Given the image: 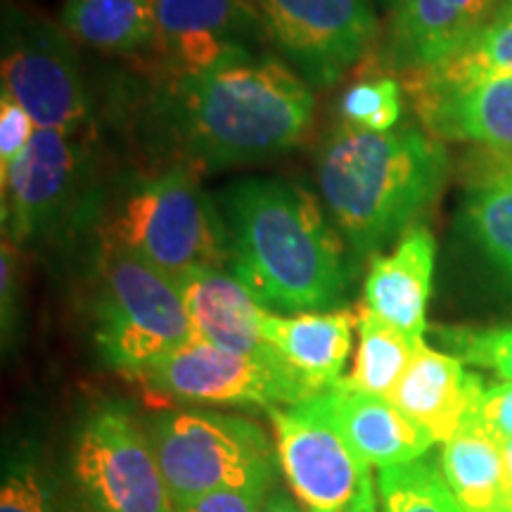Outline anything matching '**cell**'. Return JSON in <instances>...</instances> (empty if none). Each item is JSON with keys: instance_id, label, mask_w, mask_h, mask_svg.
<instances>
[{"instance_id": "1", "label": "cell", "mask_w": 512, "mask_h": 512, "mask_svg": "<svg viewBox=\"0 0 512 512\" xmlns=\"http://www.w3.org/2000/svg\"><path fill=\"white\" fill-rule=\"evenodd\" d=\"M233 275L268 311L339 309L356 266L316 197L285 178H247L221 195Z\"/></svg>"}, {"instance_id": "2", "label": "cell", "mask_w": 512, "mask_h": 512, "mask_svg": "<svg viewBox=\"0 0 512 512\" xmlns=\"http://www.w3.org/2000/svg\"><path fill=\"white\" fill-rule=\"evenodd\" d=\"M280 57H238L176 74L166 95L171 131L209 169L292 150L309 131L313 95Z\"/></svg>"}, {"instance_id": "3", "label": "cell", "mask_w": 512, "mask_h": 512, "mask_svg": "<svg viewBox=\"0 0 512 512\" xmlns=\"http://www.w3.org/2000/svg\"><path fill=\"white\" fill-rule=\"evenodd\" d=\"M318 190L354 261L366 259L437 202L448 176L441 140L420 128L375 133L342 124L318 152Z\"/></svg>"}, {"instance_id": "4", "label": "cell", "mask_w": 512, "mask_h": 512, "mask_svg": "<svg viewBox=\"0 0 512 512\" xmlns=\"http://www.w3.org/2000/svg\"><path fill=\"white\" fill-rule=\"evenodd\" d=\"M100 247L136 256L176 283L230 264L226 219L188 166L131 185L112 204Z\"/></svg>"}, {"instance_id": "5", "label": "cell", "mask_w": 512, "mask_h": 512, "mask_svg": "<svg viewBox=\"0 0 512 512\" xmlns=\"http://www.w3.org/2000/svg\"><path fill=\"white\" fill-rule=\"evenodd\" d=\"M93 337L107 366L140 377L157 358L195 339L176 280L136 256L100 247Z\"/></svg>"}, {"instance_id": "6", "label": "cell", "mask_w": 512, "mask_h": 512, "mask_svg": "<svg viewBox=\"0 0 512 512\" xmlns=\"http://www.w3.org/2000/svg\"><path fill=\"white\" fill-rule=\"evenodd\" d=\"M174 510L209 491L275 477L278 453L261 427L238 415L166 411L147 427Z\"/></svg>"}, {"instance_id": "7", "label": "cell", "mask_w": 512, "mask_h": 512, "mask_svg": "<svg viewBox=\"0 0 512 512\" xmlns=\"http://www.w3.org/2000/svg\"><path fill=\"white\" fill-rule=\"evenodd\" d=\"M3 91L38 128L79 136L91 119L74 41L53 19L5 3Z\"/></svg>"}, {"instance_id": "8", "label": "cell", "mask_w": 512, "mask_h": 512, "mask_svg": "<svg viewBox=\"0 0 512 512\" xmlns=\"http://www.w3.org/2000/svg\"><path fill=\"white\" fill-rule=\"evenodd\" d=\"M72 467L91 512H174L152 441L121 403H102L86 415Z\"/></svg>"}, {"instance_id": "9", "label": "cell", "mask_w": 512, "mask_h": 512, "mask_svg": "<svg viewBox=\"0 0 512 512\" xmlns=\"http://www.w3.org/2000/svg\"><path fill=\"white\" fill-rule=\"evenodd\" d=\"M152 392L185 403L211 406H297L313 399L316 389L278 356H249L190 339L157 358L138 377Z\"/></svg>"}, {"instance_id": "10", "label": "cell", "mask_w": 512, "mask_h": 512, "mask_svg": "<svg viewBox=\"0 0 512 512\" xmlns=\"http://www.w3.org/2000/svg\"><path fill=\"white\" fill-rule=\"evenodd\" d=\"M275 432V453L290 491L306 512H344L370 475L330 411L316 394L297 406L266 411Z\"/></svg>"}, {"instance_id": "11", "label": "cell", "mask_w": 512, "mask_h": 512, "mask_svg": "<svg viewBox=\"0 0 512 512\" xmlns=\"http://www.w3.org/2000/svg\"><path fill=\"white\" fill-rule=\"evenodd\" d=\"M261 27L309 86H332L380 34L370 0H252Z\"/></svg>"}, {"instance_id": "12", "label": "cell", "mask_w": 512, "mask_h": 512, "mask_svg": "<svg viewBox=\"0 0 512 512\" xmlns=\"http://www.w3.org/2000/svg\"><path fill=\"white\" fill-rule=\"evenodd\" d=\"M83 150L76 136L38 128L3 181V235L24 245L48 235L74 202Z\"/></svg>"}, {"instance_id": "13", "label": "cell", "mask_w": 512, "mask_h": 512, "mask_svg": "<svg viewBox=\"0 0 512 512\" xmlns=\"http://www.w3.org/2000/svg\"><path fill=\"white\" fill-rule=\"evenodd\" d=\"M155 19V46L178 74L254 55L249 38L261 27L252 0H155Z\"/></svg>"}, {"instance_id": "14", "label": "cell", "mask_w": 512, "mask_h": 512, "mask_svg": "<svg viewBox=\"0 0 512 512\" xmlns=\"http://www.w3.org/2000/svg\"><path fill=\"white\" fill-rule=\"evenodd\" d=\"M503 0H401L392 10L387 55L413 76L448 60L496 15Z\"/></svg>"}, {"instance_id": "15", "label": "cell", "mask_w": 512, "mask_h": 512, "mask_svg": "<svg viewBox=\"0 0 512 512\" xmlns=\"http://www.w3.org/2000/svg\"><path fill=\"white\" fill-rule=\"evenodd\" d=\"M434 264L437 240L432 230L413 226L401 235L392 252L375 256L363 283L361 304L403 335L425 342Z\"/></svg>"}, {"instance_id": "16", "label": "cell", "mask_w": 512, "mask_h": 512, "mask_svg": "<svg viewBox=\"0 0 512 512\" xmlns=\"http://www.w3.org/2000/svg\"><path fill=\"white\" fill-rule=\"evenodd\" d=\"M486 384L460 358L422 344L392 399L437 444L456 437L475 415Z\"/></svg>"}, {"instance_id": "17", "label": "cell", "mask_w": 512, "mask_h": 512, "mask_svg": "<svg viewBox=\"0 0 512 512\" xmlns=\"http://www.w3.org/2000/svg\"><path fill=\"white\" fill-rule=\"evenodd\" d=\"M178 287L197 339L235 354L278 356L264 337L268 309L235 275L202 271L181 280Z\"/></svg>"}, {"instance_id": "18", "label": "cell", "mask_w": 512, "mask_h": 512, "mask_svg": "<svg viewBox=\"0 0 512 512\" xmlns=\"http://www.w3.org/2000/svg\"><path fill=\"white\" fill-rule=\"evenodd\" d=\"M411 95L432 138L484 145L512 159V76Z\"/></svg>"}, {"instance_id": "19", "label": "cell", "mask_w": 512, "mask_h": 512, "mask_svg": "<svg viewBox=\"0 0 512 512\" xmlns=\"http://www.w3.org/2000/svg\"><path fill=\"white\" fill-rule=\"evenodd\" d=\"M356 311H304L280 316L268 311L264 337L275 354L304 377L316 392H328L344 380L351 344H354Z\"/></svg>"}, {"instance_id": "20", "label": "cell", "mask_w": 512, "mask_h": 512, "mask_svg": "<svg viewBox=\"0 0 512 512\" xmlns=\"http://www.w3.org/2000/svg\"><path fill=\"white\" fill-rule=\"evenodd\" d=\"M339 430L370 467H399L427 456L437 444L394 401L361 394L342 384L325 392Z\"/></svg>"}, {"instance_id": "21", "label": "cell", "mask_w": 512, "mask_h": 512, "mask_svg": "<svg viewBox=\"0 0 512 512\" xmlns=\"http://www.w3.org/2000/svg\"><path fill=\"white\" fill-rule=\"evenodd\" d=\"M437 465L465 512H512V475L505 446L475 418L441 444Z\"/></svg>"}, {"instance_id": "22", "label": "cell", "mask_w": 512, "mask_h": 512, "mask_svg": "<svg viewBox=\"0 0 512 512\" xmlns=\"http://www.w3.org/2000/svg\"><path fill=\"white\" fill-rule=\"evenodd\" d=\"M62 29L98 53L128 55L155 46V0H64Z\"/></svg>"}, {"instance_id": "23", "label": "cell", "mask_w": 512, "mask_h": 512, "mask_svg": "<svg viewBox=\"0 0 512 512\" xmlns=\"http://www.w3.org/2000/svg\"><path fill=\"white\" fill-rule=\"evenodd\" d=\"M512 76V0H503L496 15L448 60L422 74L406 76L408 93L465 88Z\"/></svg>"}, {"instance_id": "24", "label": "cell", "mask_w": 512, "mask_h": 512, "mask_svg": "<svg viewBox=\"0 0 512 512\" xmlns=\"http://www.w3.org/2000/svg\"><path fill=\"white\" fill-rule=\"evenodd\" d=\"M354 311L358 349L354 368L339 384L351 392L392 399L394 389L399 387L401 377L425 342L403 335L363 304H358Z\"/></svg>"}, {"instance_id": "25", "label": "cell", "mask_w": 512, "mask_h": 512, "mask_svg": "<svg viewBox=\"0 0 512 512\" xmlns=\"http://www.w3.org/2000/svg\"><path fill=\"white\" fill-rule=\"evenodd\" d=\"M467 228L486 259L512 283V159L477 171L465 195Z\"/></svg>"}, {"instance_id": "26", "label": "cell", "mask_w": 512, "mask_h": 512, "mask_svg": "<svg viewBox=\"0 0 512 512\" xmlns=\"http://www.w3.org/2000/svg\"><path fill=\"white\" fill-rule=\"evenodd\" d=\"M382 512H465L441 477L437 460L384 467L377 472Z\"/></svg>"}, {"instance_id": "27", "label": "cell", "mask_w": 512, "mask_h": 512, "mask_svg": "<svg viewBox=\"0 0 512 512\" xmlns=\"http://www.w3.org/2000/svg\"><path fill=\"white\" fill-rule=\"evenodd\" d=\"M434 337L446 354L465 366L489 370L503 382H512V325L501 328H437Z\"/></svg>"}, {"instance_id": "28", "label": "cell", "mask_w": 512, "mask_h": 512, "mask_svg": "<svg viewBox=\"0 0 512 512\" xmlns=\"http://www.w3.org/2000/svg\"><path fill=\"white\" fill-rule=\"evenodd\" d=\"M344 124L361 131H392L401 119V86L392 76L358 81L339 100Z\"/></svg>"}, {"instance_id": "29", "label": "cell", "mask_w": 512, "mask_h": 512, "mask_svg": "<svg viewBox=\"0 0 512 512\" xmlns=\"http://www.w3.org/2000/svg\"><path fill=\"white\" fill-rule=\"evenodd\" d=\"M0 512H62L53 477L36 458L17 456L5 465Z\"/></svg>"}, {"instance_id": "30", "label": "cell", "mask_w": 512, "mask_h": 512, "mask_svg": "<svg viewBox=\"0 0 512 512\" xmlns=\"http://www.w3.org/2000/svg\"><path fill=\"white\" fill-rule=\"evenodd\" d=\"M275 477L256 479L245 486H228V489L209 491L195 501L178 505L174 512H261L271 491Z\"/></svg>"}, {"instance_id": "31", "label": "cell", "mask_w": 512, "mask_h": 512, "mask_svg": "<svg viewBox=\"0 0 512 512\" xmlns=\"http://www.w3.org/2000/svg\"><path fill=\"white\" fill-rule=\"evenodd\" d=\"M38 131L36 121L10 93H0V178L10 171L15 159L27 150Z\"/></svg>"}, {"instance_id": "32", "label": "cell", "mask_w": 512, "mask_h": 512, "mask_svg": "<svg viewBox=\"0 0 512 512\" xmlns=\"http://www.w3.org/2000/svg\"><path fill=\"white\" fill-rule=\"evenodd\" d=\"M0 320H3V339L15 337L19 318V245H15L8 235H3V249H0Z\"/></svg>"}, {"instance_id": "33", "label": "cell", "mask_w": 512, "mask_h": 512, "mask_svg": "<svg viewBox=\"0 0 512 512\" xmlns=\"http://www.w3.org/2000/svg\"><path fill=\"white\" fill-rule=\"evenodd\" d=\"M472 418L496 439L512 441V382L486 384Z\"/></svg>"}, {"instance_id": "34", "label": "cell", "mask_w": 512, "mask_h": 512, "mask_svg": "<svg viewBox=\"0 0 512 512\" xmlns=\"http://www.w3.org/2000/svg\"><path fill=\"white\" fill-rule=\"evenodd\" d=\"M344 512H382L380 494H377V486L373 482V477L370 475L366 477V482H363L358 496L351 501V505Z\"/></svg>"}, {"instance_id": "35", "label": "cell", "mask_w": 512, "mask_h": 512, "mask_svg": "<svg viewBox=\"0 0 512 512\" xmlns=\"http://www.w3.org/2000/svg\"><path fill=\"white\" fill-rule=\"evenodd\" d=\"M261 512H306L299 501H294L290 494H285V491H280L278 486L268 494L266 503H264V510Z\"/></svg>"}, {"instance_id": "36", "label": "cell", "mask_w": 512, "mask_h": 512, "mask_svg": "<svg viewBox=\"0 0 512 512\" xmlns=\"http://www.w3.org/2000/svg\"><path fill=\"white\" fill-rule=\"evenodd\" d=\"M505 446V456H508V465H510V475H512V441H503Z\"/></svg>"}, {"instance_id": "37", "label": "cell", "mask_w": 512, "mask_h": 512, "mask_svg": "<svg viewBox=\"0 0 512 512\" xmlns=\"http://www.w3.org/2000/svg\"><path fill=\"white\" fill-rule=\"evenodd\" d=\"M382 3H384V5H387V8H392V10H394V8H396V5H399V3H401V0H382Z\"/></svg>"}]
</instances>
